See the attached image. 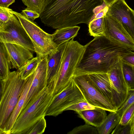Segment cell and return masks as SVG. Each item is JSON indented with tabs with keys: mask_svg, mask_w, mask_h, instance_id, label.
<instances>
[{
	"mask_svg": "<svg viewBox=\"0 0 134 134\" xmlns=\"http://www.w3.org/2000/svg\"><path fill=\"white\" fill-rule=\"evenodd\" d=\"M103 0H47L40 14L41 22L55 29L88 24L93 10L102 5Z\"/></svg>",
	"mask_w": 134,
	"mask_h": 134,
	"instance_id": "1",
	"label": "cell"
},
{
	"mask_svg": "<svg viewBox=\"0 0 134 134\" xmlns=\"http://www.w3.org/2000/svg\"><path fill=\"white\" fill-rule=\"evenodd\" d=\"M86 45L74 76L93 73H108L120 56L132 51L105 36L94 37Z\"/></svg>",
	"mask_w": 134,
	"mask_h": 134,
	"instance_id": "2",
	"label": "cell"
},
{
	"mask_svg": "<svg viewBox=\"0 0 134 134\" xmlns=\"http://www.w3.org/2000/svg\"><path fill=\"white\" fill-rule=\"evenodd\" d=\"M26 79H22L17 70L11 72L5 79L0 80V132L17 103Z\"/></svg>",
	"mask_w": 134,
	"mask_h": 134,
	"instance_id": "3",
	"label": "cell"
},
{
	"mask_svg": "<svg viewBox=\"0 0 134 134\" xmlns=\"http://www.w3.org/2000/svg\"><path fill=\"white\" fill-rule=\"evenodd\" d=\"M53 97V94L46 87L23 108L14 123L10 134H21L40 118L45 116Z\"/></svg>",
	"mask_w": 134,
	"mask_h": 134,
	"instance_id": "4",
	"label": "cell"
},
{
	"mask_svg": "<svg viewBox=\"0 0 134 134\" xmlns=\"http://www.w3.org/2000/svg\"><path fill=\"white\" fill-rule=\"evenodd\" d=\"M86 45L83 46L73 39L69 40L63 53L56 83L53 95L62 92L69 84L79 66Z\"/></svg>",
	"mask_w": 134,
	"mask_h": 134,
	"instance_id": "5",
	"label": "cell"
},
{
	"mask_svg": "<svg viewBox=\"0 0 134 134\" xmlns=\"http://www.w3.org/2000/svg\"><path fill=\"white\" fill-rule=\"evenodd\" d=\"M12 12L18 18L29 36L39 58H43L57 49L58 46L54 42L52 34L44 31L34 21L21 13L13 10Z\"/></svg>",
	"mask_w": 134,
	"mask_h": 134,
	"instance_id": "6",
	"label": "cell"
},
{
	"mask_svg": "<svg viewBox=\"0 0 134 134\" xmlns=\"http://www.w3.org/2000/svg\"><path fill=\"white\" fill-rule=\"evenodd\" d=\"M72 79L88 103L110 112L116 111L117 109L101 93L88 74L74 76Z\"/></svg>",
	"mask_w": 134,
	"mask_h": 134,
	"instance_id": "7",
	"label": "cell"
},
{
	"mask_svg": "<svg viewBox=\"0 0 134 134\" xmlns=\"http://www.w3.org/2000/svg\"><path fill=\"white\" fill-rule=\"evenodd\" d=\"M85 100L81 91L72 79L64 90L53 97L47 109L45 116H56L69 107Z\"/></svg>",
	"mask_w": 134,
	"mask_h": 134,
	"instance_id": "8",
	"label": "cell"
},
{
	"mask_svg": "<svg viewBox=\"0 0 134 134\" xmlns=\"http://www.w3.org/2000/svg\"><path fill=\"white\" fill-rule=\"evenodd\" d=\"M0 42L4 43L20 45L35 52L30 38L19 20L14 14L4 27L0 29Z\"/></svg>",
	"mask_w": 134,
	"mask_h": 134,
	"instance_id": "9",
	"label": "cell"
},
{
	"mask_svg": "<svg viewBox=\"0 0 134 134\" xmlns=\"http://www.w3.org/2000/svg\"><path fill=\"white\" fill-rule=\"evenodd\" d=\"M108 73L111 84L113 103L118 109L127 98L129 89L123 75L120 56Z\"/></svg>",
	"mask_w": 134,
	"mask_h": 134,
	"instance_id": "10",
	"label": "cell"
},
{
	"mask_svg": "<svg viewBox=\"0 0 134 134\" xmlns=\"http://www.w3.org/2000/svg\"><path fill=\"white\" fill-rule=\"evenodd\" d=\"M104 36L108 39L134 51V39L115 19L106 15L104 17Z\"/></svg>",
	"mask_w": 134,
	"mask_h": 134,
	"instance_id": "11",
	"label": "cell"
},
{
	"mask_svg": "<svg viewBox=\"0 0 134 134\" xmlns=\"http://www.w3.org/2000/svg\"><path fill=\"white\" fill-rule=\"evenodd\" d=\"M106 15L118 20L134 39V10L125 0H118L109 7Z\"/></svg>",
	"mask_w": 134,
	"mask_h": 134,
	"instance_id": "12",
	"label": "cell"
},
{
	"mask_svg": "<svg viewBox=\"0 0 134 134\" xmlns=\"http://www.w3.org/2000/svg\"><path fill=\"white\" fill-rule=\"evenodd\" d=\"M69 41L59 46L55 51L47 56L46 87L52 94L55 86L62 55Z\"/></svg>",
	"mask_w": 134,
	"mask_h": 134,
	"instance_id": "13",
	"label": "cell"
},
{
	"mask_svg": "<svg viewBox=\"0 0 134 134\" xmlns=\"http://www.w3.org/2000/svg\"><path fill=\"white\" fill-rule=\"evenodd\" d=\"M47 56L41 59L40 60L23 108L46 87Z\"/></svg>",
	"mask_w": 134,
	"mask_h": 134,
	"instance_id": "14",
	"label": "cell"
},
{
	"mask_svg": "<svg viewBox=\"0 0 134 134\" xmlns=\"http://www.w3.org/2000/svg\"><path fill=\"white\" fill-rule=\"evenodd\" d=\"M4 44L13 69H19L34 58L31 51L26 47L14 44Z\"/></svg>",
	"mask_w": 134,
	"mask_h": 134,
	"instance_id": "15",
	"label": "cell"
},
{
	"mask_svg": "<svg viewBox=\"0 0 134 134\" xmlns=\"http://www.w3.org/2000/svg\"><path fill=\"white\" fill-rule=\"evenodd\" d=\"M35 71L26 78L23 90L17 103L7 120L3 129L0 132V134H10L14 123L25 105L28 93L34 76Z\"/></svg>",
	"mask_w": 134,
	"mask_h": 134,
	"instance_id": "16",
	"label": "cell"
},
{
	"mask_svg": "<svg viewBox=\"0 0 134 134\" xmlns=\"http://www.w3.org/2000/svg\"><path fill=\"white\" fill-rule=\"evenodd\" d=\"M88 75L101 93L114 106L111 84L108 73H93Z\"/></svg>",
	"mask_w": 134,
	"mask_h": 134,
	"instance_id": "17",
	"label": "cell"
},
{
	"mask_svg": "<svg viewBox=\"0 0 134 134\" xmlns=\"http://www.w3.org/2000/svg\"><path fill=\"white\" fill-rule=\"evenodd\" d=\"M106 110L96 107L94 109L76 111L79 117L83 119L86 123L95 127L99 126L106 119Z\"/></svg>",
	"mask_w": 134,
	"mask_h": 134,
	"instance_id": "18",
	"label": "cell"
},
{
	"mask_svg": "<svg viewBox=\"0 0 134 134\" xmlns=\"http://www.w3.org/2000/svg\"><path fill=\"white\" fill-rule=\"evenodd\" d=\"M80 27L77 26L56 29L52 34L54 43L58 46L73 39L77 35Z\"/></svg>",
	"mask_w": 134,
	"mask_h": 134,
	"instance_id": "19",
	"label": "cell"
},
{
	"mask_svg": "<svg viewBox=\"0 0 134 134\" xmlns=\"http://www.w3.org/2000/svg\"><path fill=\"white\" fill-rule=\"evenodd\" d=\"M12 66L10 59L4 44L0 43V80L6 79L10 72Z\"/></svg>",
	"mask_w": 134,
	"mask_h": 134,
	"instance_id": "20",
	"label": "cell"
},
{
	"mask_svg": "<svg viewBox=\"0 0 134 134\" xmlns=\"http://www.w3.org/2000/svg\"><path fill=\"white\" fill-rule=\"evenodd\" d=\"M120 119L116 112H110L102 123L96 127L99 134H109L119 124Z\"/></svg>",
	"mask_w": 134,
	"mask_h": 134,
	"instance_id": "21",
	"label": "cell"
},
{
	"mask_svg": "<svg viewBox=\"0 0 134 134\" xmlns=\"http://www.w3.org/2000/svg\"><path fill=\"white\" fill-rule=\"evenodd\" d=\"M104 16L99 18H92L88 25L89 33L94 37L104 36Z\"/></svg>",
	"mask_w": 134,
	"mask_h": 134,
	"instance_id": "22",
	"label": "cell"
},
{
	"mask_svg": "<svg viewBox=\"0 0 134 134\" xmlns=\"http://www.w3.org/2000/svg\"><path fill=\"white\" fill-rule=\"evenodd\" d=\"M40 60L37 56L29 60L25 65L17 70L22 79H26L36 70Z\"/></svg>",
	"mask_w": 134,
	"mask_h": 134,
	"instance_id": "23",
	"label": "cell"
},
{
	"mask_svg": "<svg viewBox=\"0 0 134 134\" xmlns=\"http://www.w3.org/2000/svg\"><path fill=\"white\" fill-rule=\"evenodd\" d=\"M44 116L38 119L32 126L24 131L23 134H41L44 132L46 126Z\"/></svg>",
	"mask_w": 134,
	"mask_h": 134,
	"instance_id": "24",
	"label": "cell"
},
{
	"mask_svg": "<svg viewBox=\"0 0 134 134\" xmlns=\"http://www.w3.org/2000/svg\"><path fill=\"white\" fill-rule=\"evenodd\" d=\"M122 66L124 78L129 88H134V66L122 62Z\"/></svg>",
	"mask_w": 134,
	"mask_h": 134,
	"instance_id": "25",
	"label": "cell"
},
{
	"mask_svg": "<svg viewBox=\"0 0 134 134\" xmlns=\"http://www.w3.org/2000/svg\"><path fill=\"white\" fill-rule=\"evenodd\" d=\"M26 9L36 12L40 15L43 12L47 0H22Z\"/></svg>",
	"mask_w": 134,
	"mask_h": 134,
	"instance_id": "26",
	"label": "cell"
},
{
	"mask_svg": "<svg viewBox=\"0 0 134 134\" xmlns=\"http://www.w3.org/2000/svg\"><path fill=\"white\" fill-rule=\"evenodd\" d=\"M68 134H98L96 127L87 123L77 126Z\"/></svg>",
	"mask_w": 134,
	"mask_h": 134,
	"instance_id": "27",
	"label": "cell"
},
{
	"mask_svg": "<svg viewBox=\"0 0 134 134\" xmlns=\"http://www.w3.org/2000/svg\"><path fill=\"white\" fill-rule=\"evenodd\" d=\"M134 103V88H130L127 98L116 111L120 119L126 110Z\"/></svg>",
	"mask_w": 134,
	"mask_h": 134,
	"instance_id": "28",
	"label": "cell"
},
{
	"mask_svg": "<svg viewBox=\"0 0 134 134\" xmlns=\"http://www.w3.org/2000/svg\"><path fill=\"white\" fill-rule=\"evenodd\" d=\"M133 118L129 123L126 125H122L118 124L113 130L111 134H134Z\"/></svg>",
	"mask_w": 134,
	"mask_h": 134,
	"instance_id": "29",
	"label": "cell"
},
{
	"mask_svg": "<svg viewBox=\"0 0 134 134\" xmlns=\"http://www.w3.org/2000/svg\"><path fill=\"white\" fill-rule=\"evenodd\" d=\"M8 8L0 7V29L11 19L14 14Z\"/></svg>",
	"mask_w": 134,
	"mask_h": 134,
	"instance_id": "30",
	"label": "cell"
},
{
	"mask_svg": "<svg viewBox=\"0 0 134 134\" xmlns=\"http://www.w3.org/2000/svg\"><path fill=\"white\" fill-rule=\"evenodd\" d=\"M134 117V103L129 107L124 113L119 124L125 125L129 123Z\"/></svg>",
	"mask_w": 134,
	"mask_h": 134,
	"instance_id": "31",
	"label": "cell"
},
{
	"mask_svg": "<svg viewBox=\"0 0 134 134\" xmlns=\"http://www.w3.org/2000/svg\"><path fill=\"white\" fill-rule=\"evenodd\" d=\"M95 107L88 103L86 100L80 102L69 107L65 111L73 110L76 111H81L94 109Z\"/></svg>",
	"mask_w": 134,
	"mask_h": 134,
	"instance_id": "32",
	"label": "cell"
},
{
	"mask_svg": "<svg viewBox=\"0 0 134 134\" xmlns=\"http://www.w3.org/2000/svg\"><path fill=\"white\" fill-rule=\"evenodd\" d=\"M130 51L120 56L122 62L134 66V52Z\"/></svg>",
	"mask_w": 134,
	"mask_h": 134,
	"instance_id": "33",
	"label": "cell"
},
{
	"mask_svg": "<svg viewBox=\"0 0 134 134\" xmlns=\"http://www.w3.org/2000/svg\"><path fill=\"white\" fill-rule=\"evenodd\" d=\"M21 13L28 19L34 21L40 17V14L36 12L27 9L22 10Z\"/></svg>",
	"mask_w": 134,
	"mask_h": 134,
	"instance_id": "34",
	"label": "cell"
},
{
	"mask_svg": "<svg viewBox=\"0 0 134 134\" xmlns=\"http://www.w3.org/2000/svg\"><path fill=\"white\" fill-rule=\"evenodd\" d=\"M15 0H0V7L8 8L9 5L14 3Z\"/></svg>",
	"mask_w": 134,
	"mask_h": 134,
	"instance_id": "35",
	"label": "cell"
},
{
	"mask_svg": "<svg viewBox=\"0 0 134 134\" xmlns=\"http://www.w3.org/2000/svg\"><path fill=\"white\" fill-rule=\"evenodd\" d=\"M105 4L108 7H110L113 3L118 0H103Z\"/></svg>",
	"mask_w": 134,
	"mask_h": 134,
	"instance_id": "36",
	"label": "cell"
},
{
	"mask_svg": "<svg viewBox=\"0 0 134 134\" xmlns=\"http://www.w3.org/2000/svg\"><path fill=\"white\" fill-rule=\"evenodd\" d=\"M133 119H134V117Z\"/></svg>",
	"mask_w": 134,
	"mask_h": 134,
	"instance_id": "37",
	"label": "cell"
}]
</instances>
